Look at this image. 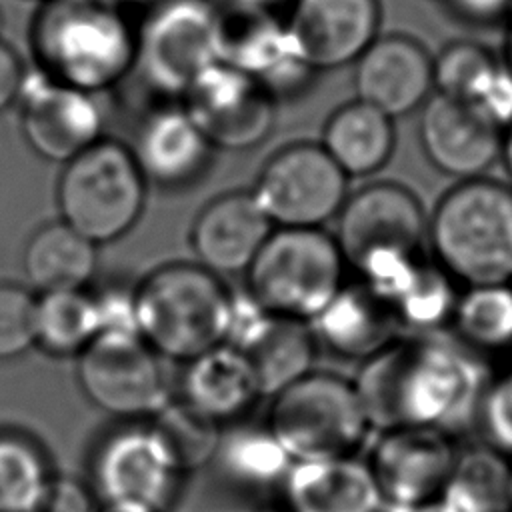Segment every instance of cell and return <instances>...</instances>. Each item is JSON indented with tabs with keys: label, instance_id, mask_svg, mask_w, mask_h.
<instances>
[{
	"label": "cell",
	"instance_id": "6da1fadb",
	"mask_svg": "<svg viewBox=\"0 0 512 512\" xmlns=\"http://www.w3.org/2000/svg\"><path fill=\"white\" fill-rule=\"evenodd\" d=\"M354 386L370 426L380 432H450L478 412L484 392L474 362L452 346L424 336L396 338L364 360Z\"/></svg>",
	"mask_w": 512,
	"mask_h": 512
},
{
	"label": "cell",
	"instance_id": "7a4b0ae2",
	"mask_svg": "<svg viewBox=\"0 0 512 512\" xmlns=\"http://www.w3.org/2000/svg\"><path fill=\"white\" fill-rule=\"evenodd\" d=\"M30 46L40 72L94 94L134 68L136 28L118 0H42Z\"/></svg>",
	"mask_w": 512,
	"mask_h": 512
},
{
	"label": "cell",
	"instance_id": "3957f363",
	"mask_svg": "<svg viewBox=\"0 0 512 512\" xmlns=\"http://www.w3.org/2000/svg\"><path fill=\"white\" fill-rule=\"evenodd\" d=\"M140 336L158 356L188 362L224 344L232 324V294L202 264L156 268L134 290Z\"/></svg>",
	"mask_w": 512,
	"mask_h": 512
},
{
	"label": "cell",
	"instance_id": "277c9868",
	"mask_svg": "<svg viewBox=\"0 0 512 512\" xmlns=\"http://www.w3.org/2000/svg\"><path fill=\"white\" fill-rule=\"evenodd\" d=\"M430 240L450 276L470 286L506 284L512 280V188L464 180L438 202Z\"/></svg>",
	"mask_w": 512,
	"mask_h": 512
},
{
	"label": "cell",
	"instance_id": "5b68a950",
	"mask_svg": "<svg viewBox=\"0 0 512 512\" xmlns=\"http://www.w3.org/2000/svg\"><path fill=\"white\" fill-rule=\"evenodd\" d=\"M346 260L318 228L272 232L248 266V294L268 312L312 322L344 286Z\"/></svg>",
	"mask_w": 512,
	"mask_h": 512
},
{
	"label": "cell",
	"instance_id": "8992f818",
	"mask_svg": "<svg viewBox=\"0 0 512 512\" xmlns=\"http://www.w3.org/2000/svg\"><path fill=\"white\" fill-rule=\"evenodd\" d=\"M144 198L146 178L130 148L102 138L66 162L56 190L62 222L94 244L124 236L138 222Z\"/></svg>",
	"mask_w": 512,
	"mask_h": 512
},
{
	"label": "cell",
	"instance_id": "52a82bcc",
	"mask_svg": "<svg viewBox=\"0 0 512 512\" xmlns=\"http://www.w3.org/2000/svg\"><path fill=\"white\" fill-rule=\"evenodd\" d=\"M136 28L134 68L158 94L184 96L220 62L224 12L214 0H158Z\"/></svg>",
	"mask_w": 512,
	"mask_h": 512
},
{
	"label": "cell",
	"instance_id": "ba28073f",
	"mask_svg": "<svg viewBox=\"0 0 512 512\" xmlns=\"http://www.w3.org/2000/svg\"><path fill=\"white\" fill-rule=\"evenodd\" d=\"M370 428L354 382L310 372L274 396L268 430L296 460L352 456Z\"/></svg>",
	"mask_w": 512,
	"mask_h": 512
},
{
	"label": "cell",
	"instance_id": "9c48e42d",
	"mask_svg": "<svg viewBox=\"0 0 512 512\" xmlns=\"http://www.w3.org/2000/svg\"><path fill=\"white\" fill-rule=\"evenodd\" d=\"M426 220L406 188L378 182L346 198L336 242L360 280L376 282L420 256Z\"/></svg>",
	"mask_w": 512,
	"mask_h": 512
},
{
	"label": "cell",
	"instance_id": "30bf717a",
	"mask_svg": "<svg viewBox=\"0 0 512 512\" xmlns=\"http://www.w3.org/2000/svg\"><path fill=\"white\" fill-rule=\"evenodd\" d=\"M76 374L84 396L118 418H152L172 398L160 356L138 332H100Z\"/></svg>",
	"mask_w": 512,
	"mask_h": 512
},
{
	"label": "cell",
	"instance_id": "8fae6325",
	"mask_svg": "<svg viewBox=\"0 0 512 512\" xmlns=\"http://www.w3.org/2000/svg\"><path fill=\"white\" fill-rule=\"evenodd\" d=\"M346 172L316 144H292L260 170L256 202L280 228H318L346 202Z\"/></svg>",
	"mask_w": 512,
	"mask_h": 512
},
{
	"label": "cell",
	"instance_id": "7c38bea8",
	"mask_svg": "<svg viewBox=\"0 0 512 512\" xmlns=\"http://www.w3.org/2000/svg\"><path fill=\"white\" fill-rule=\"evenodd\" d=\"M460 450L438 428L384 430L368 466L384 500V512H426L456 468Z\"/></svg>",
	"mask_w": 512,
	"mask_h": 512
},
{
	"label": "cell",
	"instance_id": "4fadbf2b",
	"mask_svg": "<svg viewBox=\"0 0 512 512\" xmlns=\"http://www.w3.org/2000/svg\"><path fill=\"white\" fill-rule=\"evenodd\" d=\"M184 110L212 148L242 152L268 138L276 96L252 76L218 62L184 92Z\"/></svg>",
	"mask_w": 512,
	"mask_h": 512
},
{
	"label": "cell",
	"instance_id": "5bb4252c",
	"mask_svg": "<svg viewBox=\"0 0 512 512\" xmlns=\"http://www.w3.org/2000/svg\"><path fill=\"white\" fill-rule=\"evenodd\" d=\"M226 344L248 358L262 396H276L312 372L314 336L306 322L264 310L248 290L232 294Z\"/></svg>",
	"mask_w": 512,
	"mask_h": 512
},
{
	"label": "cell",
	"instance_id": "9a60e30c",
	"mask_svg": "<svg viewBox=\"0 0 512 512\" xmlns=\"http://www.w3.org/2000/svg\"><path fill=\"white\" fill-rule=\"evenodd\" d=\"M20 126L28 146L52 162H68L102 136V112L90 92L26 72L20 88Z\"/></svg>",
	"mask_w": 512,
	"mask_h": 512
},
{
	"label": "cell",
	"instance_id": "2e32d148",
	"mask_svg": "<svg viewBox=\"0 0 512 512\" xmlns=\"http://www.w3.org/2000/svg\"><path fill=\"white\" fill-rule=\"evenodd\" d=\"M94 482L104 502H130L164 510L182 476L152 426L110 434L96 450Z\"/></svg>",
	"mask_w": 512,
	"mask_h": 512
},
{
	"label": "cell",
	"instance_id": "e0dca14e",
	"mask_svg": "<svg viewBox=\"0 0 512 512\" xmlns=\"http://www.w3.org/2000/svg\"><path fill=\"white\" fill-rule=\"evenodd\" d=\"M286 28L298 58L312 70L350 64L378 38V0H294Z\"/></svg>",
	"mask_w": 512,
	"mask_h": 512
},
{
	"label": "cell",
	"instance_id": "ac0fdd59",
	"mask_svg": "<svg viewBox=\"0 0 512 512\" xmlns=\"http://www.w3.org/2000/svg\"><path fill=\"white\" fill-rule=\"evenodd\" d=\"M504 126L484 108L438 94L428 100L420 140L428 160L458 178H478L502 152Z\"/></svg>",
	"mask_w": 512,
	"mask_h": 512
},
{
	"label": "cell",
	"instance_id": "d6986e66",
	"mask_svg": "<svg viewBox=\"0 0 512 512\" xmlns=\"http://www.w3.org/2000/svg\"><path fill=\"white\" fill-rule=\"evenodd\" d=\"M220 62L252 76L276 98L302 88L314 74L298 58L286 22L268 10L224 14Z\"/></svg>",
	"mask_w": 512,
	"mask_h": 512
},
{
	"label": "cell",
	"instance_id": "ffe728a7",
	"mask_svg": "<svg viewBox=\"0 0 512 512\" xmlns=\"http://www.w3.org/2000/svg\"><path fill=\"white\" fill-rule=\"evenodd\" d=\"M358 100L390 118L418 108L434 86V62L408 36H378L356 60Z\"/></svg>",
	"mask_w": 512,
	"mask_h": 512
},
{
	"label": "cell",
	"instance_id": "44dd1931",
	"mask_svg": "<svg viewBox=\"0 0 512 512\" xmlns=\"http://www.w3.org/2000/svg\"><path fill=\"white\" fill-rule=\"evenodd\" d=\"M272 234V222L252 192H230L208 202L192 226V246L214 274L248 270Z\"/></svg>",
	"mask_w": 512,
	"mask_h": 512
},
{
	"label": "cell",
	"instance_id": "7402d4cb",
	"mask_svg": "<svg viewBox=\"0 0 512 512\" xmlns=\"http://www.w3.org/2000/svg\"><path fill=\"white\" fill-rule=\"evenodd\" d=\"M280 486L288 512H384L368 462L354 454L296 460Z\"/></svg>",
	"mask_w": 512,
	"mask_h": 512
},
{
	"label": "cell",
	"instance_id": "603a6c76",
	"mask_svg": "<svg viewBox=\"0 0 512 512\" xmlns=\"http://www.w3.org/2000/svg\"><path fill=\"white\" fill-rule=\"evenodd\" d=\"M130 152L146 180L162 188H182L206 172L212 144L184 106H168L140 122Z\"/></svg>",
	"mask_w": 512,
	"mask_h": 512
},
{
	"label": "cell",
	"instance_id": "cb8c5ba5",
	"mask_svg": "<svg viewBox=\"0 0 512 512\" xmlns=\"http://www.w3.org/2000/svg\"><path fill=\"white\" fill-rule=\"evenodd\" d=\"M312 326L334 354L362 362L394 342L400 328L384 298L364 280L344 282Z\"/></svg>",
	"mask_w": 512,
	"mask_h": 512
},
{
	"label": "cell",
	"instance_id": "d4e9b609",
	"mask_svg": "<svg viewBox=\"0 0 512 512\" xmlns=\"http://www.w3.org/2000/svg\"><path fill=\"white\" fill-rule=\"evenodd\" d=\"M258 396L252 364L232 344H218L186 362L180 398L220 426L246 414Z\"/></svg>",
	"mask_w": 512,
	"mask_h": 512
},
{
	"label": "cell",
	"instance_id": "484cf974",
	"mask_svg": "<svg viewBox=\"0 0 512 512\" xmlns=\"http://www.w3.org/2000/svg\"><path fill=\"white\" fill-rule=\"evenodd\" d=\"M440 94L484 108L502 126L512 120V76L480 44L454 42L434 62Z\"/></svg>",
	"mask_w": 512,
	"mask_h": 512
},
{
	"label": "cell",
	"instance_id": "4316f807",
	"mask_svg": "<svg viewBox=\"0 0 512 512\" xmlns=\"http://www.w3.org/2000/svg\"><path fill=\"white\" fill-rule=\"evenodd\" d=\"M448 278L442 266L416 256L386 278L368 284L384 298L400 328L428 330L452 318L458 298Z\"/></svg>",
	"mask_w": 512,
	"mask_h": 512
},
{
	"label": "cell",
	"instance_id": "83f0119b",
	"mask_svg": "<svg viewBox=\"0 0 512 512\" xmlns=\"http://www.w3.org/2000/svg\"><path fill=\"white\" fill-rule=\"evenodd\" d=\"M96 244L66 222H52L32 234L22 268L40 292L82 290L96 272Z\"/></svg>",
	"mask_w": 512,
	"mask_h": 512
},
{
	"label": "cell",
	"instance_id": "f1b7e54d",
	"mask_svg": "<svg viewBox=\"0 0 512 512\" xmlns=\"http://www.w3.org/2000/svg\"><path fill=\"white\" fill-rule=\"evenodd\" d=\"M322 148L346 176L372 174L380 170L392 154V118L362 100L344 104L328 118Z\"/></svg>",
	"mask_w": 512,
	"mask_h": 512
},
{
	"label": "cell",
	"instance_id": "f546056e",
	"mask_svg": "<svg viewBox=\"0 0 512 512\" xmlns=\"http://www.w3.org/2000/svg\"><path fill=\"white\" fill-rule=\"evenodd\" d=\"M508 472L496 450L460 452L454 472L426 512H506Z\"/></svg>",
	"mask_w": 512,
	"mask_h": 512
},
{
	"label": "cell",
	"instance_id": "4dcf8cb0",
	"mask_svg": "<svg viewBox=\"0 0 512 512\" xmlns=\"http://www.w3.org/2000/svg\"><path fill=\"white\" fill-rule=\"evenodd\" d=\"M98 334L96 298L84 290L42 292L36 298V344L44 352L78 356Z\"/></svg>",
	"mask_w": 512,
	"mask_h": 512
},
{
	"label": "cell",
	"instance_id": "1f68e13d",
	"mask_svg": "<svg viewBox=\"0 0 512 512\" xmlns=\"http://www.w3.org/2000/svg\"><path fill=\"white\" fill-rule=\"evenodd\" d=\"M150 426L160 436L180 474L200 470L218 456L220 424L188 406L182 398H170L152 416Z\"/></svg>",
	"mask_w": 512,
	"mask_h": 512
},
{
	"label": "cell",
	"instance_id": "d6a6232c",
	"mask_svg": "<svg viewBox=\"0 0 512 512\" xmlns=\"http://www.w3.org/2000/svg\"><path fill=\"white\" fill-rule=\"evenodd\" d=\"M52 482L40 446L14 432H0V512H38Z\"/></svg>",
	"mask_w": 512,
	"mask_h": 512
},
{
	"label": "cell",
	"instance_id": "836d02e7",
	"mask_svg": "<svg viewBox=\"0 0 512 512\" xmlns=\"http://www.w3.org/2000/svg\"><path fill=\"white\" fill-rule=\"evenodd\" d=\"M464 342L478 350L512 348V288L508 284H476L458 300L452 312Z\"/></svg>",
	"mask_w": 512,
	"mask_h": 512
},
{
	"label": "cell",
	"instance_id": "e575fe53",
	"mask_svg": "<svg viewBox=\"0 0 512 512\" xmlns=\"http://www.w3.org/2000/svg\"><path fill=\"white\" fill-rule=\"evenodd\" d=\"M216 458L234 480L250 486L282 484L294 462L268 426L242 428L222 438Z\"/></svg>",
	"mask_w": 512,
	"mask_h": 512
},
{
	"label": "cell",
	"instance_id": "d590c367",
	"mask_svg": "<svg viewBox=\"0 0 512 512\" xmlns=\"http://www.w3.org/2000/svg\"><path fill=\"white\" fill-rule=\"evenodd\" d=\"M36 344V298L22 286L0 284V362Z\"/></svg>",
	"mask_w": 512,
	"mask_h": 512
},
{
	"label": "cell",
	"instance_id": "8d00e7d4",
	"mask_svg": "<svg viewBox=\"0 0 512 512\" xmlns=\"http://www.w3.org/2000/svg\"><path fill=\"white\" fill-rule=\"evenodd\" d=\"M478 418L490 448L502 456H512V370L482 392Z\"/></svg>",
	"mask_w": 512,
	"mask_h": 512
},
{
	"label": "cell",
	"instance_id": "74e56055",
	"mask_svg": "<svg viewBox=\"0 0 512 512\" xmlns=\"http://www.w3.org/2000/svg\"><path fill=\"white\" fill-rule=\"evenodd\" d=\"M38 512H96L90 490L76 478L52 476Z\"/></svg>",
	"mask_w": 512,
	"mask_h": 512
},
{
	"label": "cell",
	"instance_id": "f35d334b",
	"mask_svg": "<svg viewBox=\"0 0 512 512\" xmlns=\"http://www.w3.org/2000/svg\"><path fill=\"white\" fill-rule=\"evenodd\" d=\"M24 76L26 72L18 54L0 40V112L18 100Z\"/></svg>",
	"mask_w": 512,
	"mask_h": 512
},
{
	"label": "cell",
	"instance_id": "ab89813d",
	"mask_svg": "<svg viewBox=\"0 0 512 512\" xmlns=\"http://www.w3.org/2000/svg\"><path fill=\"white\" fill-rule=\"evenodd\" d=\"M454 10L470 22L490 24L506 16L512 0H450Z\"/></svg>",
	"mask_w": 512,
	"mask_h": 512
},
{
	"label": "cell",
	"instance_id": "60d3db41",
	"mask_svg": "<svg viewBox=\"0 0 512 512\" xmlns=\"http://www.w3.org/2000/svg\"><path fill=\"white\" fill-rule=\"evenodd\" d=\"M96 512H164V510H156L142 504H130V502H104V506L98 508Z\"/></svg>",
	"mask_w": 512,
	"mask_h": 512
},
{
	"label": "cell",
	"instance_id": "b9f144b4",
	"mask_svg": "<svg viewBox=\"0 0 512 512\" xmlns=\"http://www.w3.org/2000/svg\"><path fill=\"white\" fill-rule=\"evenodd\" d=\"M232 10H266L274 0H222Z\"/></svg>",
	"mask_w": 512,
	"mask_h": 512
},
{
	"label": "cell",
	"instance_id": "7bdbcfd3",
	"mask_svg": "<svg viewBox=\"0 0 512 512\" xmlns=\"http://www.w3.org/2000/svg\"><path fill=\"white\" fill-rule=\"evenodd\" d=\"M502 154L506 160L508 174L512 178V120L504 126V132H502Z\"/></svg>",
	"mask_w": 512,
	"mask_h": 512
},
{
	"label": "cell",
	"instance_id": "ee69618b",
	"mask_svg": "<svg viewBox=\"0 0 512 512\" xmlns=\"http://www.w3.org/2000/svg\"><path fill=\"white\" fill-rule=\"evenodd\" d=\"M506 70L512 76V24L508 26V34H506Z\"/></svg>",
	"mask_w": 512,
	"mask_h": 512
},
{
	"label": "cell",
	"instance_id": "f6af8a7d",
	"mask_svg": "<svg viewBox=\"0 0 512 512\" xmlns=\"http://www.w3.org/2000/svg\"><path fill=\"white\" fill-rule=\"evenodd\" d=\"M122 6H152V4H156L158 0H118Z\"/></svg>",
	"mask_w": 512,
	"mask_h": 512
},
{
	"label": "cell",
	"instance_id": "bcb514c9",
	"mask_svg": "<svg viewBox=\"0 0 512 512\" xmlns=\"http://www.w3.org/2000/svg\"><path fill=\"white\" fill-rule=\"evenodd\" d=\"M508 510L512 512V466L508 472Z\"/></svg>",
	"mask_w": 512,
	"mask_h": 512
},
{
	"label": "cell",
	"instance_id": "7dc6e473",
	"mask_svg": "<svg viewBox=\"0 0 512 512\" xmlns=\"http://www.w3.org/2000/svg\"><path fill=\"white\" fill-rule=\"evenodd\" d=\"M2 26H4V16H2V12H0V32H2Z\"/></svg>",
	"mask_w": 512,
	"mask_h": 512
}]
</instances>
